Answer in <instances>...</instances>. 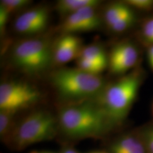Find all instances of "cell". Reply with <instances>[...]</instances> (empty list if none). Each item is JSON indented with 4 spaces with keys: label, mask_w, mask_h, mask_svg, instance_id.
<instances>
[{
    "label": "cell",
    "mask_w": 153,
    "mask_h": 153,
    "mask_svg": "<svg viewBox=\"0 0 153 153\" xmlns=\"http://www.w3.org/2000/svg\"><path fill=\"white\" fill-rule=\"evenodd\" d=\"M145 76V70L137 66L115 82L107 84L98 99L115 127L120 125L128 116Z\"/></svg>",
    "instance_id": "obj_3"
},
{
    "label": "cell",
    "mask_w": 153,
    "mask_h": 153,
    "mask_svg": "<svg viewBox=\"0 0 153 153\" xmlns=\"http://www.w3.org/2000/svg\"><path fill=\"white\" fill-rule=\"evenodd\" d=\"M124 1L135 11H151L153 10V0H126Z\"/></svg>",
    "instance_id": "obj_20"
},
{
    "label": "cell",
    "mask_w": 153,
    "mask_h": 153,
    "mask_svg": "<svg viewBox=\"0 0 153 153\" xmlns=\"http://www.w3.org/2000/svg\"><path fill=\"white\" fill-rule=\"evenodd\" d=\"M9 16L10 14L5 10V9L0 6V33L1 36L4 35Z\"/></svg>",
    "instance_id": "obj_22"
},
{
    "label": "cell",
    "mask_w": 153,
    "mask_h": 153,
    "mask_svg": "<svg viewBox=\"0 0 153 153\" xmlns=\"http://www.w3.org/2000/svg\"><path fill=\"white\" fill-rule=\"evenodd\" d=\"M140 34L143 41L148 46L153 45V16L148 17L143 22Z\"/></svg>",
    "instance_id": "obj_19"
},
{
    "label": "cell",
    "mask_w": 153,
    "mask_h": 153,
    "mask_svg": "<svg viewBox=\"0 0 153 153\" xmlns=\"http://www.w3.org/2000/svg\"><path fill=\"white\" fill-rule=\"evenodd\" d=\"M99 7H86L63 19L58 26L60 34H75L99 30L104 24Z\"/></svg>",
    "instance_id": "obj_9"
},
{
    "label": "cell",
    "mask_w": 153,
    "mask_h": 153,
    "mask_svg": "<svg viewBox=\"0 0 153 153\" xmlns=\"http://www.w3.org/2000/svg\"><path fill=\"white\" fill-rule=\"evenodd\" d=\"M108 55L104 47L100 44L91 43L83 47L79 57L98 63L107 68L108 64Z\"/></svg>",
    "instance_id": "obj_14"
},
{
    "label": "cell",
    "mask_w": 153,
    "mask_h": 153,
    "mask_svg": "<svg viewBox=\"0 0 153 153\" xmlns=\"http://www.w3.org/2000/svg\"><path fill=\"white\" fill-rule=\"evenodd\" d=\"M49 79L64 104L98 99L108 84L101 75L88 73L78 68L60 67L49 74Z\"/></svg>",
    "instance_id": "obj_2"
},
{
    "label": "cell",
    "mask_w": 153,
    "mask_h": 153,
    "mask_svg": "<svg viewBox=\"0 0 153 153\" xmlns=\"http://www.w3.org/2000/svg\"><path fill=\"white\" fill-rule=\"evenodd\" d=\"M57 117L60 132L71 140L101 138L115 127L98 99L64 104Z\"/></svg>",
    "instance_id": "obj_1"
},
{
    "label": "cell",
    "mask_w": 153,
    "mask_h": 153,
    "mask_svg": "<svg viewBox=\"0 0 153 153\" xmlns=\"http://www.w3.org/2000/svg\"><path fill=\"white\" fill-rule=\"evenodd\" d=\"M16 115L14 113L0 111V137L5 144L16 126Z\"/></svg>",
    "instance_id": "obj_15"
},
{
    "label": "cell",
    "mask_w": 153,
    "mask_h": 153,
    "mask_svg": "<svg viewBox=\"0 0 153 153\" xmlns=\"http://www.w3.org/2000/svg\"><path fill=\"white\" fill-rule=\"evenodd\" d=\"M148 153H153V125L145 128L140 132Z\"/></svg>",
    "instance_id": "obj_21"
},
{
    "label": "cell",
    "mask_w": 153,
    "mask_h": 153,
    "mask_svg": "<svg viewBox=\"0 0 153 153\" xmlns=\"http://www.w3.org/2000/svg\"><path fill=\"white\" fill-rule=\"evenodd\" d=\"M43 98L42 91L26 81L9 79L0 85V111L16 114L21 111L33 108Z\"/></svg>",
    "instance_id": "obj_6"
},
{
    "label": "cell",
    "mask_w": 153,
    "mask_h": 153,
    "mask_svg": "<svg viewBox=\"0 0 153 153\" xmlns=\"http://www.w3.org/2000/svg\"><path fill=\"white\" fill-rule=\"evenodd\" d=\"M51 22V11L45 5L26 9L15 19L13 27L17 33L27 37L42 36Z\"/></svg>",
    "instance_id": "obj_7"
},
{
    "label": "cell",
    "mask_w": 153,
    "mask_h": 153,
    "mask_svg": "<svg viewBox=\"0 0 153 153\" xmlns=\"http://www.w3.org/2000/svg\"><path fill=\"white\" fill-rule=\"evenodd\" d=\"M59 133L57 115L41 108L29 113L16 122L6 144L21 151L35 143L54 139Z\"/></svg>",
    "instance_id": "obj_5"
},
{
    "label": "cell",
    "mask_w": 153,
    "mask_h": 153,
    "mask_svg": "<svg viewBox=\"0 0 153 153\" xmlns=\"http://www.w3.org/2000/svg\"><path fill=\"white\" fill-rule=\"evenodd\" d=\"M109 153H148L140 133H126L110 144Z\"/></svg>",
    "instance_id": "obj_11"
},
{
    "label": "cell",
    "mask_w": 153,
    "mask_h": 153,
    "mask_svg": "<svg viewBox=\"0 0 153 153\" xmlns=\"http://www.w3.org/2000/svg\"><path fill=\"white\" fill-rule=\"evenodd\" d=\"M137 45L131 40L116 43L108 55V68L113 74L123 76L136 68L140 60Z\"/></svg>",
    "instance_id": "obj_8"
},
{
    "label": "cell",
    "mask_w": 153,
    "mask_h": 153,
    "mask_svg": "<svg viewBox=\"0 0 153 153\" xmlns=\"http://www.w3.org/2000/svg\"><path fill=\"white\" fill-rule=\"evenodd\" d=\"M148 59L150 67L153 70V45L148 48Z\"/></svg>",
    "instance_id": "obj_23"
},
{
    "label": "cell",
    "mask_w": 153,
    "mask_h": 153,
    "mask_svg": "<svg viewBox=\"0 0 153 153\" xmlns=\"http://www.w3.org/2000/svg\"><path fill=\"white\" fill-rule=\"evenodd\" d=\"M135 10L125 1H115L106 6L102 13L104 23L108 27L123 17L127 16Z\"/></svg>",
    "instance_id": "obj_13"
},
{
    "label": "cell",
    "mask_w": 153,
    "mask_h": 153,
    "mask_svg": "<svg viewBox=\"0 0 153 153\" xmlns=\"http://www.w3.org/2000/svg\"><path fill=\"white\" fill-rule=\"evenodd\" d=\"M100 4L99 0H60L57 1L55 9L64 19L86 7H99Z\"/></svg>",
    "instance_id": "obj_12"
},
{
    "label": "cell",
    "mask_w": 153,
    "mask_h": 153,
    "mask_svg": "<svg viewBox=\"0 0 153 153\" xmlns=\"http://www.w3.org/2000/svg\"><path fill=\"white\" fill-rule=\"evenodd\" d=\"M53 45L47 36L23 38L11 46L9 61L21 73L39 78L46 74L54 65Z\"/></svg>",
    "instance_id": "obj_4"
},
{
    "label": "cell",
    "mask_w": 153,
    "mask_h": 153,
    "mask_svg": "<svg viewBox=\"0 0 153 153\" xmlns=\"http://www.w3.org/2000/svg\"><path fill=\"white\" fill-rule=\"evenodd\" d=\"M0 6L5 9L9 14L26 9L32 3L30 0H1Z\"/></svg>",
    "instance_id": "obj_18"
},
{
    "label": "cell",
    "mask_w": 153,
    "mask_h": 153,
    "mask_svg": "<svg viewBox=\"0 0 153 153\" xmlns=\"http://www.w3.org/2000/svg\"><path fill=\"white\" fill-rule=\"evenodd\" d=\"M30 153H55V152H50V151H37V152H32Z\"/></svg>",
    "instance_id": "obj_25"
},
{
    "label": "cell",
    "mask_w": 153,
    "mask_h": 153,
    "mask_svg": "<svg viewBox=\"0 0 153 153\" xmlns=\"http://www.w3.org/2000/svg\"><path fill=\"white\" fill-rule=\"evenodd\" d=\"M60 153H79L77 150L71 147H65L60 151Z\"/></svg>",
    "instance_id": "obj_24"
},
{
    "label": "cell",
    "mask_w": 153,
    "mask_h": 153,
    "mask_svg": "<svg viewBox=\"0 0 153 153\" xmlns=\"http://www.w3.org/2000/svg\"><path fill=\"white\" fill-rule=\"evenodd\" d=\"M90 153H109V152H106V151H94V152H92Z\"/></svg>",
    "instance_id": "obj_26"
},
{
    "label": "cell",
    "mask_w": 153,
    "mask_h": 153,
    "mask_svg": "<svg viewBox=\"0 0 153 153\" xmlns=\"http://www.w3.org/2000/svg\"><path fill=\"white\" fill-rule=\"evenodd\" d=\"M83 41L75 34H60L55 43L53 53L55 65L61 66L79 57L83 48Z\"/></svg>",
    "instance_id": "obj_10"
},
{
    "label": "cell",
    "mask_w": 153,
    "mask_h": 153,
    "mask_svg": "<svg viewBox=\"0 0 153 153\" xmlns=\"http://www.w3.org/2000/svg\"><path fill=\"white\" fill-rule=\"evenodd\" d=\"M76 68L88 73L99 74V75H100L101 72L104 71L105 69H106V68L101 65L98 63L81 57L76 59Z\"/></svg>",
    "instance_id": "obj_17"
},
{
    "label": "cell",
    "mask_w": 153,
    "mask_h": 153,
    "mask_svg": "<svg viewBox=\"0 0 153 153\" xmlns=\"http://www.w3.org/2000/svg\"><path fill=\"white\" fill-rule=\"evenodd\" d=\"M137 19H138L137 12L135 11L131 14L118 20L108 28L115 33H123L134 27V26L137 24Z\"/></svg>",
    "instance_id": "obj_16"
}]
</instances>
